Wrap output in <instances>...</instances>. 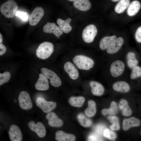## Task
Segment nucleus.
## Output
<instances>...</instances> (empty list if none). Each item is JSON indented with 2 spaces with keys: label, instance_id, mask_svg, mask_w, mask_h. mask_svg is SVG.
Wrapping results in <instances>:
<instances>
[{
  "label": "nucleus",
  "instance_id": "c85d7f7f",
  "mask_svg": "<svg viewBox=\"0 0 141 141\" xmlns=\"http://www.w3.org/2000/svg\"><path fill=\"white\" fill-rule=\"evenodd\" d=\"M77 118L79 123L84 127H89L91 126L92 124L91 120L82 113H80L78 114Z\"/></svg>",
  "mask_w": 141,
  "mask_h": 141
},
{
  "label": "nucleus",
  "instance_id": "6ab92c4d",
  "mask_svg": "<svg viewBox=\"0 0 141 141\" xmlns=\"http://www.w3.org/2000/svg\"><path fill=\"white\" fill-rule=\"evenodd\" d=\"M71 20V19L69 18L65 20L58 18L57 20V23L63 32L67 34L72 30V27L70 25Z\"/></svg>",
  "mask_w": 141,
  "mask_h": 141
},
{
  "label": "nucleus",
  "instance_id": "6e6552de",
  "mask_svg": "<svg viewBox=\"0 0 141 141\" xmlns=\"http://www.w3.org/2000/svg\"><path fill=\"white\" fill-rule=\"evenodd\" d=\"M125 68L124 63L120 60H117L113 62L110 67V71L111 75L115 78L120 76L123 73Z\"/></svg>",
  "mask_w": 141,
  "mask_h": 141
},
{
  "label": "nucleus",
  "instance_id": "bb28decb",
  "mask_svg": "<svg viewBox=\"0 0 141 141\" xmlns=\"http://www.w3.org/2000/svg\"><path fill=\"white\" fill-rule=\"evenodd\" d=\"M85 101V98L83 96L71 97L68 100L69 104L72 106L77 107L82 106Z\"/></svg>",
  "mask_w": 141,
  "mask_h": 141
},
{
  "label": "nucleus",
  "instance_id": "a19ab883",
  "mask_svg": "<svg viewBox=\"0 0 141 141\" xmlns=\"http://www.w3.org/2000/svg\"><path fill=\"white\" fill-rule=\"evenodd\" d=\"M3 41L2 36L0 33V43H1Z\"/></svg>",
  "mask_w": 141,
  "mask_h": 141
},
{
  "label": "nucleus",
  "instance_id": "aec40b11",
  "mask_svg": "<svg viewBox=\"0 0 141 141\" xmlns=\"http://www.w3.org/2000/svg\"><path fill=\"white\" fill-rule=\"evenodd\" d=\"M55 139L59 141H74L75 136L73 134L66 133L62 131H58L55 133Z\"/></svg>",
  "mask_w": 141,
  "mask_h": 141
},
{
  "label": "nucleus",
  "instance_id": "0eeeda50",
  "mask_svg": "<svg viewBox=\"0 0 141 141\" xmlns=\"http://www.w3.org/2000/svg\"><path fill=\"white\" fill-rule=\"evenodd\" d=\"M36 103L37 106L45 113L50 112L56 107V102L47 101L41 97H38L36 99Z\"/></svg>",
  "mask_w": 141,
  "mask_h": 141
},
{
  "label": "nucleus",
  "instance_id": "ddd939ff",
  "mask_svg": "<svg viewBox=\"0 0 141 141\" xmlns=\"http://www.w3.org/2000/svg\"><path fill=\"white\" fill-rule=\"evenodd\" d=\"M65 72L72 79H77L79 76V72L74 65L71 62L68 61L66 62L63 66Z\"/></svg>",
  "mask_w": 141,
  "mask_h": 141
},
{
  "label": "nucleus",
  "instance_id": "393cba45",
  "mask_svg": "<svg viewBox=\"0 0 141 141\" xmlns=\"http://www.w3.org/2000/svg\"><path fill=\"white\" fill-rule=\"evenodd\" d=\"M119 107L122 110V114L126 116H129L132 114V110L130 107L127 101L126 100L122 99L120 101Z\"/></svg>",
  "mask_w": 141,
  "mask_h": 141
},
{
  "label": "nucleus",
  "instance_id": "f3484780",
  "mask_svg": "<svg viewBox=\"0 0 141 141\" xmlns=\"http://www.w3.org/2000/svg\"><path fill=\"white\" fill-rule=\"evenodd\" d=\"M124 39L120 37L116 39L107 49V52L109 54H113L118 52L121 48L124 43Z\"/></svg>",
  "mask_w": 141,
  "mask_h": 141
},
{
  "label": "nucleus",
  "instance_id": "2eb2a0df",
  "mask_svg": "<svg viewBox=\"0 0 141 141\" xmlns=\"http://www.w3.org/2000/svg\"><path fill=\"white\" fill-rule=\"evenodd\" d=\"M140 125V121L139 119L132 117L123 120L122 127L124 130L126 131L132 127H138Z\"/></svg>",
  "mask_w": 141,
  "mask_h": 141
},
{
  "label": "nucleus",
  "instance_id": "2f4dec72",
  "mask_svg": "<svg viewBox=\"0 0 141 141\" xmlns=\"http://www.w3.org/2000/svg\"><path fill=\"white\" fill-rule=\"evenodd\" d=\"M104 136L109 140H114L117 138L116 134L114 131L108 129H104L103 132Z\"/></svg>",
  "mask_w": 141,
  "mask_h": 141
},
{
  "label": "nucleus",
  "instance_id": "b1692460",
  "mask_svg": "<svg viewBox=\"0 0 141 141\" xmlns=\"http://www.w3.org/2000/svg\"><path fill=\"white\" fill-rule=\"evenodd\" d=\"M141 7V4L138 1H133L129 5L127 12L130 16H132L136 14L139 11Z\"/></svg>",
  "mask_w": 141,
  "mask_h": 141
},
{
  "label": "nucleus",
  "instance_id": "79ce46f5",
  "mask_svg": "<svg viewBox=\"0 0 141 141\" xmlns=\"http://www.w3.org/2000/svg\"><path fill=\"white\" fill-rule=\"evenodd\" d=\"M111 0L114 2H116L118 1H119L120 0Z\"/></svg>",
  "mask_w": 141,
  "mask_h": 141
},
{
  "label": "nucleus",
  "instance_id": "39448f33",
  "mask_svg": "<svg viewBox=\"0 0 141 141\" xmlns=\"http://www.w3.org/2000/svg\"><path fill=\"white\" fill-rule=\"evenodd\" d=\"M41 71L48 79H49L51 84L55 87H58L61 85V80L57 74L52 70L48 68H43Z\"/></svg>",
  "mask_w": 141,
  "mask_h": 141
},
{
  "label": "nucleus",
  "instance_id": "c9c22d12",
  "mask_svg": "<svg viewBox=\"0 0 141 141\" xmlns=\"http://www.w3.org/2000/svg\"><path fill=\"white\" fill-rule=\"evenodd\" d=\"M135 37L136 41L138 42H141V26L137 30L135 33Z\"/></svg>",
  "mask_w": 141,
  "mask_h": 141
},
{
  "label": "nucleus",
  "instance_id": "c756f323",
  "mask_svg": "<svg viewBox=\"0 0 141 141\" xmlns=\"http://www.w3.org/2000/svg\"><path fill=\"white\" fill-rule=\"evenodd\" d=\"M117 104L115 101H113L111 103L110 107L109 108L103 109L101 111V113L103 115H106L108 114L115 115L117 113Z\"/></svg>",
  "mask_w": 141,
  "mask_h": 141
},
{
  "label": "nucleus",
  "instance_id": "e433bc0d",
  "mask_svg": "<svg viewBox=\"0 0 141 141\" xmlns=\"http://www.w3.org/2000/svg\"><path fill=\"white\" fill-rule=\"evenodd\" d=\"M107 118L112 123L118 122V119L115 116H110L108 117Z\"/></svg>",
  "mask_w": 141,
  "mask_h": 141
},
{
  "label": "nucleus",
  "instance_id": "cd10ccee",
  "mask_svg": "<svg viewBox=\"0 0 141 141\" xmlns=\"http://www.w3.org/2000/svg\"><path fill=\"white\" fill-rule=\"evenodd\" d=\"M130 4L129 0H120L115 6V11L118 13H122L129 6Z\"/></svg>",
  "mask_w": 141,
  "mask_h": 141
},
{
  "label": "nucleus",
  "instance_id": "58836bf2",
  "mask_svg": "<svg viewBox=\"0 0 141 141\" xmlns=\"http://www.w3.org/2000/svg\"><path fill=\"white\" fill-rule=\"evenodd\" d=\"M6 51V47L3 44L0 43V56L4 54Z\"/></svg>",
  "mask_w": 141,
  "mask_h": 141
},
{
  "label": "nucleus",
  "instance_id": "20e7f679",
  "mask_svg": "<svg viewBox=\"0 0 141 141\" xmlns=\"http://www.w3.org/2000/svg\"><path fill=\"white\" fill-rule=\"evenodd\" d=\"M97 30L93 24H90L86 26L83 31L82 34L83 40L87 43L92 42L96 36Z\"/></svg>",
  "mask_w": 141,
  "mask_h": 141
},
{
  "label": "nucleus",
  "instance_id": "a211bd4d",
  "mask_svg": "<svg viewBox=\"0 0 141 141\" xmlns=\"http://www.w3.org/2000/svg\"><path fill=\"white\" fill-rule=\"evenodd\" d=\"M92 93L96 96H101L104 93V87L100 83L95 81H91L89 83Z\"/></svg>",
  "mask_w": 141,
  "mask_h": 141
},
{
  "label": "nucleus",
  "instance_id": "dca6fc26",
  "mask_svg": "<svg viewBox=\"0 0 141 141\" xmlns=\"http://www.w3.org/2000/svg\"><path fill=\"white\" fill-rule=\"evenodd\" d=\"M36 89L38 90L46 91L49 88L48 78L43 74L39 75V78L35 84Z\"/></svg>",
  "mask_w": 141,
  "mask_h": 141
},
{
  "label": "nucleus",
  "instance_id": "a878e982",
  "mask_svg": "<svg viewBox=\"0 0 141 141\" xmlns=\"http://www.w3.org/2000/svg\"><path fill=\"white\" fill-rule=\"evenodd\" d=\"M88 107L85 110V115L88 117L93 116L96 112V105L95 102L92 100H89L88 102Z\"/></svg>",
  "mask_w": 141,
  "mask_h": 141
},
{
  "label": "nucleus",
  "instance_id": "f8f14e48",
  "mask_svg": "<svg viewBox=\"0 0 141 141\" xmlns=\"http://www.w3.org/2000/svg\"><path fill=\"white\" fill-rule=\"evenodd\" d=\"M10 140L11 141H21L22 135L20 128L15 125H12L8 131Z\"/></svg>",
  "mask_w": 141,
  "mask_h": 141
},
{
  "label": "nucleus",
  "instance_id": "5701e85b",
  "mask_svg": "<svg viewBox=\"0 0 141 141\" xmlns=\"http://www.w3.org/2000/svg\"><path fill=\"white\" fill-rule=\"evenodd\" d=\"M116 38V37L115 35L104 37L100 42V48L102 50L107 49Z\"/></svg>",
  "mask_w": 141,
  "mask_h": 141
},
{
  "label": "nucleus",
  "instance_id": "423d86ee",
  "mask_svg": "<svg viewBox=\"0 0 141 141\" xmlns=\"http://www.w3.org/2000/svg\"><path fill=\"white\" fill-rule=\"evenodd\" d=\"M19 106L22 109L26 110L31 109L33 104L29 94L25 91H21L18 97Z\"/></svg>",
  "mask_w": 141,
  "mask_h": 141
},
{
  "label": "nucleus",
  "instance_id": "37998d69",
  "mask_svg": "<svg viewBox=\"0 0 141 141\" xmlns=\"http://www.w3.org/2000/svg\"><path fill=\"white\" fill-rule=\"evenodd\" d=\"M68 0L70 1H71V2H74L77 0Z\"/></svg>",
  "mask_w": 141,
  "mask_h": 141
},
{
  "label": "nucleus",
  "instance_id": "4468645a",
  "mask_svg": "<svg viewBox=\"0 0 141 141\" xmlns=\"http://www.w3.org/2000/svg\"><path fill=\"white\" fill-rule=\"evenodd\" d=\"M46 118L48 120L49 125L50 126L60 127L63 125V121L59 118L54 112L48 113L46 115Z\"/></svg>",
  "mask_w": 141,
  "mask_h": 141
},
{
  "label": "nucleus",
  "instance_id": "412c9836",
  "mask_svg": "<svg viewBox=\"0 0 141 141\" xmlns=\"http://www.w3.org/2000/svg\"><path fill=\"white\" fill-rule=\"evenodd\" d=\"M73 5L76 9L83 11H88L91 7L89 0H77L74 2Z\"/></svg>",
  "mask_w": 141,
  "mask_h": 141
},
{
  "label": "nucleus",
  "instance_id": "c03bdc74",
  "mask_svg": "<svg viewBox=\"0 0 141 141\" xmlns=\"http://www.w3.org/2000/svg\"><path fill=\"white\" fill-rule=\"evenodd\" d=\"M0 128H1V127H0Z\"/></svg>",
  "mask_w": 141,
  "mask_h": 141
},
{
  "label": "nucleus",
  "instance_id": "4be33fe9",
  "mask_svg": "<svg viewBox=\"0 0 141 141\" xmlns=\"http://www.w3.org/2000/svg\"><path fill=\"white\" fill-rule=\"evenodd\" d=\"M113 89L116 91L126 93L130 90V87L128 84L123 81H119L114 83L113 85Z\"/></svg>",
  "mask_w": 141,
  "mask_h": 141
},
{
  "label": "nucleus",
  "instance_id": "473e14b6",
  "mask_svg": "<svg viewBox=\"0 0 141 141\" xmlns=\"http://www.w3.org/2000/svg\"><path fill=\"white\" fill-rule=\"evenodd\" d=\"M141 76V68L138 66L134 67L130 75V78L131 79H134Z\"/></svg>",
  "mask_w": 141,
  "mask_h": 141
},
{
  "label": "nucleus",
  "instance_id": "1a4fd4ad",
  "mask_svg": "<svg viewBox=\"0 0 141 141\" xmlns=\"http://www.w3.org/2000/svg\"><path fill=\"white\" fill-rule=\"evenodd\" d=\"M44 13V10L42 7H36L33 11L29 17V24L32 26L36 25L43 16Z\"/></svg>",
  "mask_w": 141,
  "mask_h": 141
},
{
  "label": "nucleus",
  "instance_id": "ea45409f",
  "mask_svg": "<svg viewBox=\"0 0 141 141\" xmlns=\"http://www.w3.org/2000/svg\"><path fill=\"white\" fill-rule=\"evenodd\" d=\"M89 141H97L98 140L97 136L94 134H91L90 135L88 138Z\"/></svg>",
  "mask_w": 141,
  "mask_h": 141
},
{
  "label": "nucleus",
  "instance_id": "7c9ffc66",
  "mask_svg": "<svg viewBox=\"0 0 141 141\" xmlns=\"http://www.w3.org/2000/svg\"><path fill=\"white\" fill-rule=\"evenodd\" d=\"M127 57L128 60V65L130 67L132 68L137 65L138 61L136 57L135 54L134 53L131 52H128Z\"/></svg>",
  "mask_w": 141,
  "mask_h": 141
},
{
  "label": "nucleus",
  "instance_id": "f704fd0d",
  "mask_svg": "<svg viewBox=\"0 0 141 141\" xmlns=\"http://www.w3.org/2000/svg\"><path fill=\"white\" fill-rule=\"evenodd\" d=\"M15 16L21 19L23 21H26L28 19V16L27 13L19 11H17Z\"/></svg>",
  "mask_w": 141,
  "mask_h": 141
},
{
  "label": "nucleus",
  "instance_id": "7ed1b4c3",
  "mask_svg": "<svg viewBox=\"0 0 141 141\" xmlns=\"http://www.w3.org/2000/svg\"><path fill=\"white\" fill-rule=\"evenodd\" d=\"M18 9L16 2L13 0H8L2 4L0 7L2 13L8 18L14 17Z\"/></svg>",
  "mask_w": 141,
  "mask_h": 141
},
{
  "label": "nucleus",
  "instance_id": "9b49d317",
  "mask_svg": "<svg viewBox=\"0 0 141 141\" xmlns=\"http://www.w3.org/2000/svg\"><path fill=\"white\" fill-rule=\"evenodd\" d=\"M43 31L46 33H53L58 39L59 37L63 34V32L59 26H57L54 23L48 22L43 27Z\"/></svg>",
  "mask_w": 141,
  "mask_h": 141
},
{
  "label": "nucleus",
  "instance_id": "9d476101",
  "mask_svg": "<svg viewBox=\"0 0 141 141\" xmlns=\"http://www.w3.org/2000/svg\"><path fill=\"white\" fill-rule=\"evenodd\" d=\"M28 124L30 129L36 132L39 137L43 138L45 136L46 133V129L42 123L38 122L35 124L34 121H31Z\"/></svg>",
  "mask_w": 141,
  "mask_h": 141
},
{
  "label": "nucleus",
  "instance_id": "f257e3e1",
  "mask_svg": "<svg viewBox=\"0 0 141 141\" xmlns=\"http://www.w3.org/2000/svg\"><path fill=\"white\" fill-rule=\"evenodd\" d=\"M73 61L79 69L88 70L92 68L94 64L93 60L83 55H77L73 59Z\"/></svg>",
  "mask_w": 141,
  "mask_h": 141
},
{
  "label": "nucleus",
  "instance_id": "f03ea898",
  "mask_svg": "<svg viewBox=\"0 0 141 141\" xmlns=\"http://www.w3.org/2000/svg\"><path fill=\"white\" fill-rule=\"evenodd\" d=\"M54 50L53 45L51 42H45L40 44L36 51L37 56L42 59H45L50 57Z\"/></svg>",
  "mask_w": 141,
  "mask_h": 141
},
{
  "label": "nucleus",
  "instance_id": "4c0bfd02",
  "mask_svg": "<svg viewBox=\"0 0 141 141\" xmlns=\"http://www.w3.org/2000/svg\"><path fill=\"white\" fill-rule=\"evenodd\" d=\"M110 128L113 130H118L120 128V126L118 122L113 123L110 126Z\"/></svg>",
  "mask_w": 141,
  "mask_h": 141
},
{
  "label": "nucleus",
  "instance_id": "72a5a7b5",
  "mask_svg": "<svg viewBox=\"0 0 141 141\" xmlns=\"http://www.w3.org/2000/svg\"><path fill=\"white\" fill-rule=\"evenodd\" d=\"M11 77L10 73L8 72H6L3 73H0V86L8 82Z\"/></svg>",
  "mask_w": 141,
  "mask_h": 141
}]
</instances>
